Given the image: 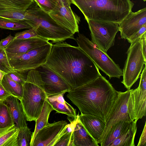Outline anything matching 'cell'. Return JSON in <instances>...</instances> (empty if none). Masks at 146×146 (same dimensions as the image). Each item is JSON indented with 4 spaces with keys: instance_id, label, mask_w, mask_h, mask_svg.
I'll use <instances>...</instances> for the list:
<instances>
[{
    "instance_id": "obj_2",
    "label": "cell",
    "mask_w": 146,
    "mask_h": 146,
    "mask_svg": "<svg viewBox=\"0 0 146 146\" xmlns=\"http://www.w3.org/2000/svg\"><path fill=\"white\" fill-rule=\"evenodd\" d=\"M118 94L110 82L101 74L82 86L72 88L66 97L81 113L99 117L106 123Z\"/></svg>"
},
{
    "instance_id": "obj_21",
    "label": "cell",
    "mask_w": 146,
    "mask_h": 146,
    "mask_svg": "<svg viewBox=\"0 0 146 146\" xmlns=\"http://www.w3.org/2000/svg\"><path fill=\"white\" fill-rule=\"evenodd\" d=\"M137 122H131L129 126L123 130L109 146H134V139L137 131Z\"/></svg>"
},
{
    "instance_id": "obj_41",
    "label": "cell",
    "mask_w": 146,
    "mask_h": 146,
    "mask_svg": "<svg viewBox=\"0 0 146 146\" xmlns=\"http://www.w3.org/2000/svg\"><path fill=\"white\" fill-rule=\"evenodd\" d=\"M5 74V72L0 70V84H1L2 80Z\"/></svg>"
},
{
    "instance_id": "obj_32",
    "label": "cell",
    "mask_w": 146,
    "mask_h": 146,
    "mask_svg": "<svg viewBox=\"0 0 146 146\" xmlns=\"http://www.w3.org/2000/svg\"><path fill=\"white\" fill-rule=\"evenodd\" d=\"M24 73H25L13 70L7 74L13 80L19 84L23 85L26 81L27 75H25Z\"/></svg>"
},
{
    "instance_id": "obj_20",
    "label": "cell",
    "mask_w": 146,
    "mask_h": 146,
    "mask_svg": "<svg viewBox=\"0 0 146 146\" xmlns=\"http://www.w3.org/2000/svg\"><path fill=\"white\" fill-rule=\"evenodd\" d=\"M8 106L12 117L17 127L19 129L27 125V119L19 100L10 96L5 102Z\"/></svg>"
},
{
    "instance_id": "obj_1",
    "label": "cell",
    "mask_w": 146,
    "mask_h": 146,
    "mask_svg": "<svg viewBox=\"0 0 146 146\" xmlns=\"http://www.w3.org/2000/svg\"><path fill=\"white\" fill-rule=\"evenodd\" d=\"M45 64L72 88L82 86L101 74L94 62L82 50L66 42L52 44Z\"/></svg>"
},
{
    "instance_id": "obj_9",
    "label": "cell",
    "mask_w": 146,
    "mask_h": 146,
    "mask_svg": "<svg viewBox=\"0 0 146 146\" xmlns=\"http://www.w3.org/2000/svg\"><path fill=\"white\" fill-rule=\"evenodd\" d=\"M146 62L141 74L138 87L132 89L127 105L128 113L132 121L137 122L146 115Z\"/></svg>"
},
{
    "instance_id": "obj_27",
    "label": "cell",
    "mask_w": 146,
    "mask_h": 146,
    "mask_svg": "<svg viewBox=\"0 0 146 146\" xmlns=\"http://www.w3.org/2000/svg\"><path fill=\"white\" fill-rule=\"evenodd\" d=\"M15 124L8 106L5 102L0 101V129Z\"/></svg>"
},
{
    "instance_id": "obj_4",
    "label": "cell",
    "mask_w": 146,
    "mask_h": 146,
    "mask_svg": "<svg viewBox=\"0 0 146 146\" xmlns=\"http://www.w3.org/2000/svg\"><path fill=\"white\" fill-rule=\"evenodd\" d=\"M24 21L32 28L36 27L38 37L50 40L52 44L62 42L68 39H75L70 31L58 24L35 2L26 11Z\"/></svg>"
},
{
    "instance_id": "obj_25",
    "label": "cell",
    "mask_w": 146,
    "mask_h": 146,
    "mask_svg": "<svg viewBox=\"0 0 146 146\" xmlns=\"http://www.w3.org/2000/svg\"><path fill=\"white\" fill-rule=\"evenodd\" d=\"M19 131L15 124L11 126L0 137V146H18Z\"/></svg>"
},
{
    "instance_id": "obj_16",
    "label": "cell",
    "mask_w": 146,
    "mask_h": 146,
    "mask_svg": "<svg viewBox=\"0 0 146 146\" xmlns=\"http://www.w3.org/2000/svg\"><path fill=\"white\" fill-rule=\"evenodd\" d=\"M49 42L48 41L39 37L24 39H14L5 50L6 53L10 54L24 53Z\"/></svg>"
},
{
    "instance_id": "obj_17",
    "label": "cell",
    "mask_w": 146,
    "mask_h": 146,
    "mask_svg": "<svg viewBox=\"0 0 146 146\" xmlns=\"http://www.w3.org/2000/svg\"><path fill=\"white\" fill-rule=\"evenodd\" d=\"M78 118L86 130L97 143L104 130L105 122L99 117L90 114L81 113L78 115Z\"/></svg>"
},
{
    "instance_id": "obj_12",
    "label": "cell",
    "mask_w": 146,
    "mask_h": 146,
    "mask_svg": "<svg viewBox=\"0 0 146 146\" xmlns=\"http://www.w3.org/2000/svg\"><path fill=\"white\" fill-rule=\"evenodd\" d=\"M35 70L40 74L47 97L63 92H68L70 86L60 76L45 64Z\"/></svg>"
},
{
    "instance_id": "obj_33",
    "label": "cell",
    "mask_w": 146,
    "mask_h": 146,
    "mask_svg": "<svg viewBox=\"0 0 146 146\" xmlns=\"http://www.w3.org/2000/svg\"><path fill=\"white\" fill-rule=\"evenodd\" d=\"M73 131H67L60 137L54 146H72Z\"/></svg>"
},
{
    "instance_id": "obj_10",
    "label": "cell",
    "mask_w": 146,
    "mask_h": 146,
    "mask_svg": "<svg viewBox=\"0 0 146 146\" xmlns=\"http://www.w3.org/2000/svg\"><path fill=\"white\" fill-rule=\"evenodd\" d=\"M131 89L125 92L118 91L117 98L107 119L104 130L97 141L101 144L112 127L120 121H132L128 112L127 105Z\"/></svg>"
},
{
    "instance_id": "obj_38",
    "label": "cell",
    "mask_w": 146,
    "mask_h": 146,
    "mask_svg": "<svg viewBox=\"0 0 146 146\" xmlns=\"http://www.w3.org/2000/svg\"><path fill=\"white\" fill-rule=\"evenodd\" d=\"M142 48L143 53L145 59L146 58V33H145L141 37Z\"/></svg>"
},
{
    "instance_id": "obj_30",
    "label": "cell",
    "mask_w": 146,
    "mask_h": 146,
    "mask_svg": "<svg viewBox=\"0 0 146 146\" xmlns=\"http://www.w3.org/2000/svg\"><path fill=\"white\" fill-rule=\"evenodd\" d=\"M0 70L5 73L13 70L11 67L4 49L0 48Z\"/></svg>"
},
{
    "instance_id": "obj_36",
    "label": "cell",
    "mask_w": 146,
    "mask_h": 146,
    "mask_svg": "<svg viewBox=\"0 0 146 146\" xmlns=\"http://www.w3.org/2000/svg\"><path fill=\"white\" fill-rule=\"evenodd\" d=\"M137 146H146V122Z\"/></svg>"
},
{
    "instance_id": "obj_40",
    "label": "cell",
    "mask_w": 146,
    "mask_h": 146,
    "mask_svg": "<svg viewBox=\"0 0 146 146\" xmlns=\"http://www.w3.org/2000/svg\"><path fill=\"white\" fill-rule=\"evenodd\" d=\"M11 126L0 129V137L2 135L3 133L5 132Z\"/></svg>"
},
{
    "instance_id": "obj_26",
    "label": "cell",
    "mask_w": 146,
    "mask_h": 146,
    "mask_svg": "<svg viewBox=\"0 0 146 146\" xmlns=\"http://www.w3.org/2000/svg\"><path fill=\"white\" fill-rule=\"evenodd\" d=\"M0 28L17 30L29 29L32 27L24 20H13L0 17Z\"/></svg>"
},
{
    "instance_id": "obj_3",
    "label": "cell",
    "mask_w": 146,
    "mask_h": 146,
    "mask_svg": "<svg viewBox=\"0 0 146 146\" xmlns=\"http://www.w3.org/2000/svg\"><path fill=\"white\" fill-rule=\"evenodd\" d=\"M86 20L119 24L132 11L130 0H71Z\"/></svg>"
},
{
    "instance_id": "obj_8",
    "label": "cell",
    "mask_w": 146,
    "mask_h": 146,
    "mask_svg": "<svg viewBox=\"0 0 146 146\" xmlns=\"http://www.w3.org/2000/svg\"><path fill=\"white\" fill-rule=\"evenodd\" d=\"M90 32L92 41L106 52L114 45L115 37L119 31V24L94 20H86Z\"/></svg>"
},
{
    "instance_id": "obj_42",
    "label": "cell",
    "mask_w": 146,
    "mask_h": 146,
    "mask_svg": "<svg viewBox=\"0 0 146 146\" xmlns=\"http://www.w3.org/2000/svg\"><path fill=\"white\" fill-rule=\"evenodd\" d=\"M143 0V1H146V0Z\"/></svg>"
},
{
    "instance_id": "obj_14",
    "label": "cell",
    "mask_w": 146,
    "mask_h": 146,
    "mask_svg": "<svg viewBox=\"0 0 146 146\" xmlns=\"http://www.w3.org/2000/svg\"><path fill=\"white\" fill-rule=\"evenodd\" d=\"M34 2L33 0H0V17L24 20L26 11Z\"/></svg>"
},
{
    "instance_id": "obj_15",
    "label": "cell",
    "mask_w": 146,
    "mask_h": 146,
    "mask_svg": "<svg viewBox=\"0 0 146 146\" xmlns=\"http://www.w3.org/2000/svg\"><path fill=\"white\" fill-rule=\"evenodd\" d=\"M48 14L58 24L69 30L73 34L79 33L80 18L72 11L70 6L62 5L58 10Z\"/></svg>"
},
{
    "instance_id": "obj_28",
    "label": "cell",
    "mask_w": 146,
    "mask_h": 146,
    "mask_svg": "<svg viewBox=\"0 0 146 146\" xmlns=\"http://www.w3.org/2000/svg\"><path fill=\"white\" fill-rule=\"evenodd\" d=\"M42 10L49 13L58 10L62 6L59 0H33Z\"/></svg>"
},
{
    "instance_id": "obj_5",
    "label": "cell",
    "mask_w": 146,
    "mask_h": 146,
    "mask_svg": "<svg viewBox=\"0 0 146 146\" xmlns=\"http://www.w3.org/2000/svg\"><path fill=\"white\" fill-rule=\"evenodd\" d=\"M23 87V96L19 101L27 121H35L47 98L39 72L36 70L29 71Z\"/></svg>"
},
{
    "instance_id": "obj_35",
    "label": "cell",
    "mask_w": 146,
    "mask_h": 146,
    "mask_svg": "<svg viewBox=\"0 0 146 146\" xmlns=\"http://www.w3.org/2000/svg\"><path fill=\"white\" fill-rule=\"evenodd\" d=\"M14 39V36L10 34L5 38L2 39L0 41V48L5 49L7 45Z\"/></svg>"
},
{
    "instance_id": "obj_29",
    "label": "cell",
    "mask_w": 146,
    "mask_h": 146,
    "mask_svg": "<svg viewBox=\"0 0 146 146\" xmlns=\"http://www.w3.org/2000/svg\"><path fill=\"white\" fill-rule=\"evenodd\" d=\"M32 134L27 125L19 128L17 139L18 146H30Z\"/></svg>"
},
{
    "instance_id": "obj_13",
    "label": "cell",
    "mask_w": 146,
    "mask_h": 146,
    "mask_svg": "<svg viewBox=\"0 0 146 146\" xmlns=\"http://www.w3.org/2000/svg\"><path fill=\"white\" fill-rule=\"evenodd\" d=\"M146 24V8L135 12L131 11L119 24L122 39L128 40Z\"/></svg>"
},
{
    "instance_id": "obj_37",
    "label": "cell",
    "mask_w": 146,
    "mask_h": 146,
    "mask_svg": "<svg viewBox=\"0 0 146 146\" xmlns=\"http://www.w3.org/2000/svg\"><path fill=\"white\" fill-rule=\"evenodd\" d=\"M11 96L0 84V101L5 102L7 98Z\"/></svg>"
},
{
    "instance_id": "obj_39",
    "label": "cell",
    "mask_w": 146,
    "mask_h": 146,
    "mask_svg": "<svg viewBox=\"0 0 146 146\" xmlns=\"http://www.w3.org/2000/svg\"><path fill=\"white\" fill-rule=\"evenodd\" d=\"M61 5H62L66 7H70L72 4L71 0H59Z\"/></svg>"
},
{
    "instance_id": "obj_23",
    "label": "cell",
    "mask_w": 146,
    "mask_h": 146,
    "mask_svg": "<svg viewBox=\"0 0 146 146\" xmlns=\"http://www.w3.org/2000/svg\"><path fill=\"white\" fill-rule=\"evenodd\" d=\"M1 84L9 93L20 100L22 98L23 90V85L12 80L5 73L1 81Z\"/></svg>"
},
{
    "instance_id": "obj_19",
    "label": "cell",
    "mask_w": 146,
    "mask_h": 146,
    "mask_svg": "<svg viewBox=\"0 0 146 146\" xmlns=\"http://www.w3.org/2000/svg\"><path fill=\"white\" fill-rule=\"evenodd\" d=\"M65 92L47 97L46 100L56 113L66 114L74 119L76 117V110L64 99Z\"/></svg>"
},
{
    "instance_id": "obj_11",
    "label": "cell",
    "mask_w": 146,
    "mask_h": 146,
    "mask_svg": "<svg viewBox=\"0 0 146 146\" xmlns=\"http://www.w3.org/2000/svg\"><path fill=\"white\" fill-rule=\"evenodd\" d=\"M65 120L54 121L40 129L31 142L30 146H54L60 137L67 132Z\"/></svg>"
},
{
    "instance_id": "obj_31",
    "label": "cell",
    "mask_w": 146,
    "mask_h": 146,
    "mask_svg": "<svg viewBox=\"0 0 146 146\" xmlns=\"http://www.w3.org/2000/svg\"><path fill=\"white\" fill-rule=\"evenodd\" d=\"M36 27L17 33L15 35L14 39H24L38 37L36 32Z\"/></svg>"
},
{
    "instance_id": "obj_6",
    "label": "cell",
    "mask_w": 146,
    "mask_h": 146,
    "mask_svg": "<svg viewBox=\"0 0 146 146\" xmlns=\"http://www.w3.org/2000/svg\"><path fill=\"white\" fill-rule=\"evenodd\" d=\"M78 46L92 60L96 66L108 76L119 78L123 76V70L106 52L99 48L84 35L78 33L76 37Z\"/></svg>"
},
{
    "instance_id": "obj_24",
    "label": "cell",
    "mask_w": 146,
    "mask_h": 146,
    "mask_svg": "<svg viewBox=\"0 0 146 146\" xmlns=\"http://www.w3.org/2000/svg\"><path fill=\"white\" fill-rule=\"evenodd\" d=\"M130 122L120 121L117 123L110 129L104 141L100 144L101 146H109L122 131L129 126Z\"/></svg>"
},
{
    "instance_id": "obj_7",
    "label": "cell",
    "mask_w": 146,
    "mask_h": 146,
    "mask_svg": "<svg viewBox=\"0 0 146 146\" xmlns=\"http://www.w3.org/2000/svg\"><path fill=\"white\" fill-rule=\"evenodd\" d=\"M127 58L123 70L121 83L129 90L139 78L146 62L143 53L141 37L131 43L126 52Z\"/></svg>"
},
{
    "instance_id": "obj_22",
    "label": "cell",
    "mask_w": 146,
    "mask_h": 146,
    "mask_svg": "<svg viewBox=\"0 0 146 146\" xmlns=\"http://www.w3.org/2000/svg\"><path fill=\"white\" fill-rule=\"evenodd\" d=\"M53 110H54L52 107L46 99L44 102L40 115L35 121L36 124L35 129L33 133L31 142L33 140L38 132L49 123L48 120L49 115Z\"/></svg>"
},
{
    "instance_id": "obj_34",
    "label": "cell",
    "mask_w": 146,
    "mask_h": 146,
    "mask_svg": "<svg viewBox=\"0 0 146 146\" xmlns=\"http://www.w3.org/2000/svg\"><path fill=\"white\" fill-rule=\"evenodd\" d=\"M146 31V24L143 25L139 30L133 36L127 40L130 43L134 42L136 40L141 37Z\"/></svg>"
},
{
    "instance_id": "obj_18",
    "label": "cell",
    "mask_w": 146,
    "mask_h": 146,
    "mask_svg": "<svg viewBox=\"0 0 146 146\" xmlns=\"http://www.w3.org/2000/svg\"><path fill=\"white\" fill-rule=\"evenodd\" d=\"M80 122L78 118L73 132L72 146H98Z\"/></svg>"
}]
</instances>
